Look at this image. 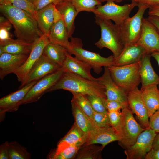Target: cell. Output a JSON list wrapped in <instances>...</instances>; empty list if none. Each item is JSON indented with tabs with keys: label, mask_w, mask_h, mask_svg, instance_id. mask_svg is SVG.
<instances>
[{
	"label": "cell",
	"mask_w": 159,
	"mask_h": 159,
	"mask_svg": "<svg viewBox=\"0 0 159 159\" xmlns=\"http://www.w3.org/2000/svg\"><path fill=\"white\" fill-rule=\"evenodd\" d=\"M0 9L13 26L17 39L33 43L42 35L37 20L27 11L4 0H0Z\"/></svg>",
	"instance_id": "obj_1"
},
{
	"label": "cell",
	"mask_w": 159,
	"mask_h": 159,
	"mask_svg": "<svg viewBox=\"0 0 159 159\" xmlns=\"http://www.w3.org/2000/svg\"><path fill=\"white\" fill-rule=\"evenodd\" d=\"M64 90L71 93L92 95L107 98L104 86L97 81L90 80L73 73L64 72L59 80L47 91Z\"/></svg>",
	"instance_id": "obj_2"
},
{
	"label": "cell",
	"mask_w": 159,
	"mask_h": 159,
	"mask_svg": "<svg viewBox=\"0 0 159 159\" xmlns=\"http://www.w3.org/2000/svg\"><path fill=\"white\" fill-rule=\"evenodd\" d=\"M95 22L100 28L101 37L95 45L100 49L106 48L113 53L114 58L121 54L124 48L120 26L111 20L95 16Z\"/></svg>",
	"instance_id": "obj_3"
},
{
	"label": "cell",
	"mask_w": 159,
	"mask_h": 159,
	"mask_svg": "<svg viewBox=\"0 0 159 159\" xmlns=\"http://www.w3.org/2000/svg\"><path fill=\"white\" fill-rule=\"evenodd\" d=\"M140 64L141 61L127 65H112L107 67L115 82L127 95L138 87L141 82L140 74Z\"/></svg>",
	"instance_id": "obj_4"
},
{
	"label": "cell",
	"mask_w": 159,
	"mask_h": 159,
	"mask_svg": "<svg viewBox=\"0 0 159 159\" xmlns=\"http://www.w3.org/2000/svg\"><path fill=\"white\" fill-rule=\"evenodd\" d=\"M70 38L71 46L68 52L90 65L95 73L100 74L102 70V67L113 65L114 59L113 55L105 57L98 53L85 50L82 48V43L80 39L72 37Z\"/></svg>",
	"instance_id": "obj_5"
},
{
	"label": "cell",
	"mask_w": 159,
	"mask_h": 159,
	"mask_svg": "<svg viewBox=\"0 0 159 159\" xmlns=\"http://www.w3.org/2000/svg\"><path fill=\"white\" fill-rule=\"evenodd\" d=\"M138 9L132 17H129L120 26L122 39L124 47L135 44L139 40L141 32L142 20L146 10L150 6L138 4Z\"/></svg>",
	"instance_id": "obj_6"
},
{
	"label": "cell",
	"mask_w": 159,
	"mask_h": 159,
	"mask_svg": "<svg viewBox=\"0 0 159 159\" xmlns=\"http://www.w3.org/2000/svg\"><path fill=\"white\" fill-rule=\"evenodd\" d=\"M138 5V3L134 1H132L130 3L123 5H119L113 2L108 1L103 5L97 6L92 12L95 16L112 20L115 24L120 26L130 17V13Z\"/></svg>",
	"instance_id": "obj_7"
},
{
	"label": "cell",
	"mask_w": 159,
	"mask_h": 159,
	"mask_svg": "<svg viewBox=\"0 0 159 159\" xmlns=\"http://www.w3.org/2000/svg\"><path fill=\"white\" fill-rule=\"evenodd\" d=\"M120 145L125 149L132 146L138 136L146 129L143 128L134 118L129 107L122 109Z\"/></svg>",
	"instance_id": "obj_8"
},
{
	"label": "cell",
	"mask_w": 159,
	"mask_h": 159,
	"mask_svg": "<svg viewBox=\"0 0 159 159\" xmlns=\"http://www.w3.org/2000/svg\"><path fill=\"white\" fill-rule=\"evenodd\" d=\"M157 134L150 127L144 130L138 136L134 144L125 149L124 153L126 159L145 158L147 153L152 149L154 138Z\"/></svg>",
	"instance_id": "obj_9"
},
{
	"label": "cell",
	"mask_w": 159,
	"mask_h": 159,
	"mask_svg": "<svg viewBox=\"0 0 159 159\" xmlns=\"http://www.w3.org/2000/svg\"><path fill=\"white\" fill-rule=\"evenodd\" d=\"M49 33L42 34L34 42L32 49L24 63L14 73L18 81L23 83L34 66L42 54L46 45L50 42Z\"/></svg>",
	"instance_id": "obj_10"
},
{
	"label": "cell",
	"mask_w": 159,
	"mask_h": 159,
	"mask_svg": "<svg viewBox=\"0 0 159 159\" xmlns=\"http://www.w3.org/2000/svg\"><path fill=\"white\" fill-rule=\"evenodd\" d=\"M64 71L61 67L56 72L39 80L31 88L22 101L26 104L37 101L61 78Z\"/></svg>",
	"instance_id": "obj_11"
},
{
	"label": "cell",
	"mask_w": 159,
	"mask_h": 159,
	"mask_svg": "<svg viewBox=\"0 0 159 159\" xmlns=\"http://www.w3.org/2000/svg\"><path fill=\"white\" fill-rule=\"evenodd\" d=\"M38 81H34L26 85L18 90L0 99V122L4 120L6 112H12L18 110L26 94Z\"/></svg>",
	"instance_id": "obj_12"
},
{
	"label": "cell",
	"mask_w": 159,
	"mask_h": 159,
	"mask_svg": "<svg viewBox=\"0 0 159 159\" xmlns=\"http://www.w3.org/2000/svg\"><path fill=\"white\" fill-rule=\"evenodd\" d=\"M136 44L143 48L147 54L159 52V33L147 18L143 19L141 34Z\"/></svg>",
	"instance_id": "obj_13"
},
{
	"label": "cell",
	"mask_w": 159,
	"mask_h": 159,
	"mask_svg": "<svg viewBox=\"0 0 159 159\" xmlns=\"http://www.w3.org/2000/svg\"><path fill=\"white\" fill-rule=\"evenodd\" d=\"M129 107L135 113L140 125L143 128L149 127L148 111L143 100L140 90L137 87L127 94Z\"/></svg>",
	"instance_id": "obj_14"
},
{
	"label": "cell",
	"mask_w": 159,
	"mask_h": 159,
	"mask_svg": "<svg viewBox=\"0 0 159 159\" xmlns=\"http://www.w3.org/2000/svg\"><path fill=\"white\" fill-rule=\"evenodd\" d=\"M61 68L42 54L30 71L25 80L21 84L19 88L33 82L38 81Z\"/></svg>",
	"instance_id": "obj_15"
},
{
	"label": "cell",
	"mask_w": 159,
	"mask_h": 159,
	"mask_svg": "<svg viewBox=\"0 0 159 159\" xmlns=\"http://www.w3.org/2000/svg\"><path fill=\"white\" fill-rule=\"evenodd\" d=\"M97 80L104 87L107 100L118 101L128 105L127 95L115 82L107 67H104L103 74L97 78Z\"/></svg>",
	"instance_id": "obj_16"
},
{
	"label": "cell",
	"mask_w": 159,
	"mask_h": 159,
	"mask_svg": "<svg viewBox=\"0 0 159 159\" xmlns=\"http://www.w3.org/2000/svg\"><path fill=\"white\" fill-rule=\"evenodd\" d=\"M121 140L119 135L111 126L97 127L87 134L86 141L82 146L91 144H101L104 148L109 143Z\"/></svg>",
	"instance_id": "obj_17"
},
{
	"label": "cell",
	"mask_w": 159,
	"mask_h": 159,
	"mask_svg": "<svg viewBox=\"0 0 159 159\" xmlns=\"http://www.w3.org/2000/svg\"><path fill=\"white\" fill-rule=\"evenodd\" d=\"M29 54H14L3 53L0 55V78L3 80L13 73L25 62Z\"/></svg>",
	"instance_id": "obj_18"
},
{
	"label": "cell",
	"mask_w": 159,
	"mask_h": 159,
	"mask_svg": "<svg viewBox=\"0 0 159 159\" xmlns=\"http://www.w3.org/2000/svg\"><path fill=\"white\" fill-rule=\"evenodd\" d=\"M61 68L64 72L73 73L90 80L97 81V78L94 77L91 74L92 68L90 65L75 57H73L68 52Z\"/></svg>",
	"instance_id": "obj_19"
},
{
	"label": "cell",
	"mask_w": 159,
	"mask_h": 159,
	"mask_svg": "<svg viewBox=\"0 0 159 159\" xmlns=\"http://www.w3.org/2000/svg\"><path fill=\"white\" fill-rule=\"evenodd\" d=\"M145 53V49L136 43L127 46L119 56L114 58L113 65L122 66L138 62Z\"/></svg>",
	"instance_id": "obj_20"
},
{
	"label": "cell",
	"mask_w": 159,
	"mask_h": 159,
	"mask_svg": "<svg viewBox=\"0 0 159 159\" xmlns=\"http://www.w3.org/2000/svg\"><path fill=\"white\" fill-rule=\"evenodd\" d=\"M67 28L62 19L54 23L49 32L50 42L59 45L68 50L71 46Z\"/></svg>",
	"instance_id": "obj_21"
},
{
	"label": "cell",
	"mask_w": 159,
	"mask_h": 159,
	"mask_svg": "<svg viewBox=\"0 0 159 159\" xmlns=\"http://www.w3.org/2000/svg\"><path fill=\"white\" fill-rule=\"evenodd\" d=\"M34 42L29 43L23 40L11 38L0 42V55L3 53L14 54H29Z\"/></svg>",
	"instance_id": "obj_22"
},
{
	"label": "cell",
	"mask_w": 159,
	"mask_h": 159,
	"mask_svg": "<svg viewBox=\"0 0 159 159\" xmlns=\"http://www.w3.org/2000/svg\"><path fill=\"white\" fill-rule=\"evenodd\" d=\"M158 84L153 83L143 87L140 90L150 117L159 110V88Z\"/></svg>",
	"instance_id": "obj_23"
},
{
	"label": "cell",
	"mask_w": 159,
	"mask_h": 159,
	"mask_svg": "<svg viewBox=\"0 0 159 159\" xmlns=\"http://www.w3.org/2000/svg\"><path fill=\"white\" fill-rule=\"evenodd\" d=\"M55 7L62 16L70 38L74 31V21L79 13L70 1L60 2L56 4Z\"/></svg>",
	"instance_id": "obj_24"
},
{
	"label": "cell",
	"mask_w": 159,
	"mask_h": 159,
	"mask_svg": "<svg viewBox=\"0 0 159 159\" xmlns=\"http://www.w3.org/2000/svg\"><path fill=\"white\" fill-rule=\"evenodd\" d=\"M150 54L145 53L141 60L140 69L141 87L153 84H158L159 76L154 70L150 62Z\"/></svg>",
	"instance_id": "obj_25"
},
{
	"label": "cell",
	"mask_w": 159,
	"mask_h": 159,
	"mask_svg": "<svg viewBox=\"0 0 159 159\" xmlns=\"http://www.w3.org/2000/svg\"><path fill=\"white\" fill-rule=\"evenodd\" d=\"M87 135V134L80 129L74 122L70 130L59 142L56 148L54 150L59 151L79 142L84 141L85 143Z\"/></svg>",
	"instance_id": "obj_26"
},
{
	"label": "cell",
	"mask_w": 159,
	"mask_h": 159,
	"mask_svg": "<svg viewBox=\"0 0 159 159\" xmlns=\"http://www.w3.org/2000/svg\"><path fill=\"white\" fill-rule=\"evenodd\" d=\"M56 5L51 4L37 11V21L42 34L49 33L54 23L53 12Z\"/></svg>",
	"instance_id": "obj_27"
},
{
	"label": "cell",
	"mask_w": 159,
	"mask_h": 159,
	"mask_svg": "<svg viewBox=\"0 0 159 159\" xmlns=\"http://www.w3.org/2000/svg\"><path fill=\"white\" fill-rule=\"evenodd\" d=\"M68 53L67 49L64 47L50 42L45 47L42 54L61 67Z\"/></svg>",
	"instance_id": "obj_28"
},
{
	"label": "cell",
	"mask_w": 159,
	"mask_h": 159,
	"mask_svg": "<svg viewBox=\"0 0 159 159\" xmlns=\"http://www.w3.org/2000/svg\"><path fill=\"white\" fill-rule=\"evenodd\" d=\"M71 103L75 122L80 129L88 134L98 127L82 111L73 100L72 99Z\"/></svg>",
	"instance_id": "obj_29"
},
{
	"label": "cell",
	"mask_w": 159,
	"mask_h": 159,
	"mask_svg": "<svg viewBox=\"0 0 159 159\" xmlns=\"http://www.w3.org/2000/svg\"><path fill=\"white\" fill-rule=\"evenodd\" d=\"M103 148L102 146H99L94 144L82 146L74 158L77 159H100V153Z\"/></svg>",
	"instance_id": "obj_30"
},
{
	"label": "cell",
	"mask_w": 159,
	"mask_h": 159,
	"mask_svg": "<svg viewBox=\"0 0 159 159\" xmlns=\"http://www.w3.org/2000/svg\"><path fill=\"white\" fill-rule=\"evenodd\" d=\"M85 143L84 141L79 142L58 152H56L53 150L49 153L48 158L70 159L74 158L79 150Z\"/></svg>",
	"instance_id": "obj_31"
},
{
	"label": "cell",
	"mask_w": 159,
	"mask_h": 159,
	"mask_svg": "<svg viewBox=\"0 0 159 159\" xmlns=\"http://www.w3.org/2000/svg\"><path fill=\"white\" fill-rule=\"evenodd\" d=\"M9 159H30L31 154L25 147L16 141L9 143Z\"/></svg>",
	"instance_id": "obj_32"
},
{
	"label": "cell",
	"mask_w": 159,
	"mask_h": 159,
	"mask_svg": "<svg viewBox=\"0 0 159 159\" xmlns=\"http://www.w3.org/2000/svg\"><path fill=\"white\" fill-rule=\"evenodd\" d=\"M72 93L73 95L72 99L94 123L93 119L94 110L86 95L74 92Z\"/></svg>",
	"instance_id": "obj_33"
},
{
	"label": "cell",
	"mask_w": 159,
	"mask_h": 159,
	"mask_svg": "<svg viewBox=\"0 0 159 159\" xmlns=\"http://www.w3.org/2000/svg\"><path fill=\"white\" fill-rule=\"evenodd\" d=\"M77 12H92L97 7L102 5L99 0H70Z\"/></svg>",
	"instance_id": "obj_34"
},
{
	"label": "cell",
	"mask_w": 159,
	"mask_h": 159,
	"mask_svg": "<svg viewBox=\"0 0 159 159\" xmlns=\"http://www.w3.org/2000/svg\"><path fill=\"white\" fill-rule=\"evenodd\" d=\"M9 2L14 6L29 13L37 21V11L33 3L27 0H9Z\"/></svg>",
	"instance_id": "obj_35"
},
{
	"label": "cell",
	"mask_w": 159,
	"mask_h": 159,
	"mask_svg": "<svg viewBox=\"0 0 159 159\" xmlns=\"http://www.w3.org/2000/svg\"><path fill=\"white\" fill-rule=\"evenodd\" d=\"M85 95L90 102L94 111L103 113L108 112L103 101L104 99L92 95Z\"/></svg>",
	"instance_id": "obj_36"
},
{
	"label": "cell",
	"mask_w": 159,
	"mask_h": 159,
	"mask_svg": "<svg viewBox=\"0 0 159 159\" xmlns=\"http://www.w3.org/2000/svg\"><path fill=\"white\" fill-rule=\"evenodd\" d=\"M119 110L108 112V114L111 127L119 135L121 138L122 113Z\"/></svg>",
	"instance_id": "obj_37"
},
{
	"label": "cell",
	"mask_w": 159,
	"mask_h": 159,
	"mask_svg": "<svg viewBox=\"0 0 159 159\" xmlns=\"http://www.w3.org/2000/svg\"><path fill=\"white\" fill-rule=\"evenodd\" d=\"M93 119L95 124L98 127H106L111 126L108 112L103 113L94 111Z\"/></svg>",
	"instance_id": "obj_38"
},
{
	"label": "cell",
	"mask_w": 159,
	"mask_h": 159,
	"mask_svg": "<svg viewBox=\"0 0 159 159\" xmlns=\"http://www.w3.org/2000/svg\"><path fill=\"white\" fill-rule=\"evenodd\" d=\"M103 101L108 112L119 110L129 107L126 104L117 101L109 100L107 98L103 99Z\"/></svg>",
	"instance_id": "obj_39"
},
{
	"label": "cell",
	"mask_w": 159,
	"mask_h": 159,
	"mask_svg": "<svg viewBox=\"0 0 159 159\" xmlns=\"http://www.w3.org/2000/svg\"><path fill=\"white\" fill-rule=\"evenodd\" d=\"M65 0H35L33 4L37 11L51 4H57Z\"/></svg>",
	"instance_id": "obj_40"
},
{
	"label": "cell",
	"mask_w": 159,
	"mask_h": 159,
	"mask_svg": "<svg viewBox=\"0 0 159 159\" xmlns=\"http://www.w3.org/2000/svg\"><path fill=\"white\" fill-rule=\"evenodd\" d=\"M149 127L159 132V110L149 117Z\"/></svg>",
	"instance_id": "obj_41"
},
{
	"label": "cell",
	"mask_w": 159,
	"mask_h": 159,
	"mask_svg": "<svg viewBox=\"0 0 159 159\" xmlns=\"http://www.w3.org/2000/svg\"><path fill=\"white\" fill-rule=\"evenodd\" d=\"M11 28L10 26H0V42L4 41L11 38L9 32Z\"/></svg>",
	"instance_id": "obj_42"
},
{
	"label": "cell",
	"mask_w": 159,
	"mask_h": 159,
	"mask_svg": "<svg viewBox=\"0 0 159 159\" xmlns=\"http://www.w3.org/2000/svg\"><path fill=\"white\" fill-rule=\"evenodd\" d=\"M9 143L6 141L0 145V159H9Z\"/></svg>",
	"instance_id": "obj_43"
},
{
	"label": "cell",
	"mask_w": 159,
	"mask_h": 159,
	"mask_svg": "<svg viewBox=\"0 0 159 159\" xmlns=\"http://www.w3.org/2000/svg\"><path fill=\"white\" fill-rule=\"evenodd\" d=\"M145 159H159V148L154 149L152 148L146 154Z\"/></svg>",
	"instance_id": "obj_44"
},
{
	"label": "cell",
	"mask_w": 159,
	"mask_h": 159,
	"mask_svg": "<svg viewBox=\"0 0 159 159\" xmlns=\"http://www.w3.org/2000/svg\"><path fill=\"white\" fill-rule=\"evenodd\" d=\"M138 4L147 5L150 7L159 5V0H137Z\"/></svg>",
	"instance_id": "obj_45"
},
{
	"label": "cell",
	"mask_w": 159,
	"mask_h": 159,
	"mask_svg": "<svg viewBox=\"0 0 159 159\" xmlns=\"http://www.w3.org/2000/svg\"><path fill=\"white\" fill-rule=\"evenodd\" d=\"M147 18L155 26L159 33V17L155 16L149 15Z\"/></svg>",
	"instance_id": "obj_46"
},
{
	"label": "cell",
	"mask_w": 159,
	"mask_h": 159,
	"mask_svg": "<svg viewBox=\"0 0 159 159\" xmlns=\"http://www.w3.org/2000/svg\"><path fill=\"white\" fill-rule=\"evenodd\" d=\"M148 14L149 15L155 16L159 17V5L150 7Z\"/></svg>",
	"instance_id": "obj_47"
},
{
	"label": "cell",
	"mask_w": 159,
	"mask_h": 159,
	"mask_svg": "<svg viewBox=\"0 0 159 159\" xmlns=\"http://www.w3.org/2000/svg\"><path fill=\"white\" fill-rule=\"evenodd\" d=\"M54 23L62 19V16L59 11L55 7L53 12Z\"/></svg>",
	"instance_id": "obj_48"
},
{
	"label": "cell",
	"mask_w": 159,
	"mask_h": 159,
	"mask_svg": "<svg viewBox=\"0 0 159 159\" xmlns=\"http://www.w3.org/2000/svg\"><path fill=\"white\" fill-rule=\"evenodd\" d=\"M152 148L155 150L159 148V133L157 134L154 138Z\"/></svg>",
	"instance_id": "obj_49"
},
{
	"label": "cell",
	"mask_w": 159,
	"mask_h": 159,
	"mask_svg": "<svg viewBox=\"0 0 159 159\" xmlns=\"http://www.w3.org/2000/svg\"><path fill=\"white\" fill-rule=\"evenodd\" d=\"M150 55L156 60L159 66V52H153L150 54ZM158 86L159 88V82Z\"/></svg>",
	"instance_id": "obj_50"
},
{
	"label": "cell",
	"mask_w": 159,
	"mask_h": 159,
	"mask_svg": "<svg viewBox=\"0 0 159 159\" xmlns=\"http://www.w3.org/2000/svg\"><path fill=\"white\" fill-rule=\"evenodd\" d=\"M123 0H99V1H100L101 2H108V1H112L113 2H121ZM132 1H134L137 2V0H131Z\"/></svg>",
	"instance_id": "obj_51"
},
{
	"label": "cell",
	"mask_w": 159,
	"mask_h": 159,
	"mask_svg": "<svg viewBox=\"0 0 159 159\" xmlns=\"http://www.w3.org/2000/svg\"><path fill=\"white\" fill-rule=\"evenodd\" d=\"M28 0V1L31 2L32 3H33V2L35 0Z\"/></svg>",
	"instance_id": "obj_52"
},
{
	"label": "cell",
	"mask_w": 159,
	"mask_h": 159,
	"mask_svg": "<svg viewBox=\"0 0 159 159\" xmlns=\"http://www.w3.org/2000/svg\"><path fill=\"white\" fill-rule=\"evenodd\" d=\"M4 0V1H5L6 2H9V0ZM10 3V2H9Z\"/></svg>",
	"instance_id": "obj_53"
},
{
	"label": "cell",
	"mask_w": 159,
	"mask_h": 159,
	"mask_svg": "<svg viewBox=\"0 0 159 159\" xmlns=\"http://www.w3.org/2000/svg\"><path fill=\"white\" fill-rule=\"evenodd\" d=\"M69 0V1H70V0Z\"/></svg>",
	"instance_id": "obj_54"
}]
</instances>
